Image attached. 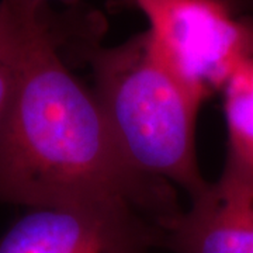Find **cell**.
Returning a JSON list of instances; mask_svg holds the SVG:
<instances>
[{"instance_id": "cell-1", "label": "cell", "mask_w": 253, "mask_h": 253, "mask_svg": "<svg viewBox=\"0 0 253 253\" xmlns=\"http://www.w3.org/2000/svg\"><path fill=\"white\" fill-rule=\"evenodd\" d=\"M66 34L68 18L33 1L17 86L0 128V203L120 204L163 226L183 211L172 184L126 162L93 90L66 65Z\"/></svg>"}, {"instance_id": "cell-2", "label": "cell", "mask_w": 253, "mask_h": 253, "mask_svg": "<svg viewBox=\"0 0 253 253\" xmlns=\"http://www.w3.org/2000/svg\"><path fill=\"white\" fill-rule=\"evenodd\" d=\"M84 27L78 48L93 73L99 101L121 154L145 177L177 184L191 200L208 187L196 155L203 103L165 61L146 30L101 46Z\"/></svg>"}, {"instance_id": "cell-3", "label": "cell", "mask_w": 253, "mask_h": 253, "mask_svg": "<svg viewBox=\"0 0 253 253\" xmlns=\"http://www.w3.org/2000/svg\"><path fill=\"white\" fill-rule=\"evenodd\" d=\"M155 45L204 104L253 58V0H132Z\"/></svg>"}, {"instance_id": "cell-4", "label": "cell", "mask_w": 253, "mask_h": 253, "mask_svg": "<svg viewBox=\"0 0 253 253\" xmlns=\"http://www.w3.org/2000/svg\"><path fill=\"white\" fill-rule=\"evenodd\" d=\"M161 236L128 206L33 208L0 236V253H149Z\"/></svg>"}, {"instance_id": "cell-5", "label": "cell", "mask_w": 253, "mask_h": 253, "mask_svg": "<svg viewBox=\"0 0 253 253\" xmlns=\"http://www.w3.org/2000/svg\"><path fill=\"white\" fill-rule=\"evenodd\" d=\"M161 232L173 253H253V189L210 183Z\"/></svg>"}, {"instance_id": "cell-6", "label": "cell", "mask_w": 253, "mask_h": 253, "mask_svg": "<svg viewBox=\"0 0 253 253\" xmlns=\"http://www.w3.org/2000/svg\"><path fill=\"white\" fill-rule=\"evenodd\" d=\"M219 93L228 141L218 181L253 189V58L236 66Z\"/></svg>"}, {"instance_id": "cell-7", "label": "cell", "mask_w": 253, "mask_h": 253, "mask_svg": "<svg viewBox=\"0 0 253 253\" xmlns=\"http://www.w3.org/2000/svg\"><path fill=\"white\" fill-rule=\"evenodd\" d=\"M33 0H0V128L17 86Z\"/></svg>"}, {"instance_id": "cell-8", "label": "cell", "mask_w": 253, "mask_h": 253, "mask_svg": "<svg viewBox=\"0 0 253 253\" xmlns=\"http://www.w3.org/2000/svg\"><path fill=\"white\" fill-rule=\"evenodd\" d=\"M33 1H46L48 3V0H33ZM63 3H66V4H75V3H78L79 0H62ZM114 1H118L120 4H123V6H134V1L132 0H114Z\"/></svg>"}]
</instances>
